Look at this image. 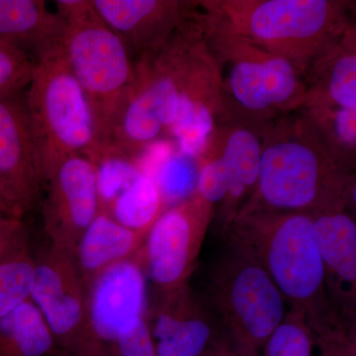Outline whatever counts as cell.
I'll return each mask as SVG.
<instances>
[{"instance_id":"cell-1","label":"cell","mask_w":356,"mask_h":356,"mask_svg":"<svg viewBox=\"0 0 356 356\" xmlns=\"http://www.w3.org/2000/svg\"><path fill=\"white\" fill-rule=\"evenodd\" d=\"M353 206L355 170L337 158L307 117L296 111L267 124L257 186L240 211L313 215L336 209L353 212Z\"/></svg>"},{"instance_id":"cell-2","label":"cell","mask_w":356,"mask_h":356,"mask_svg":"<svg viewBox=\"0 0 356 356\" xmlns=\"http://www.w3.org/2000/svg\"><path fill=\"white\" fill-rule=\"evenodd\" d=\"M226 236L250 248L289 309L304 316L316 336L339 327H356L344 324L327 296L312 214L240 211Z\"/></svg>"},{"instance_id":"cell-3","label":"cell","mask_w":356,"mask_h":356,"mask_svg":"<svg viewBox=\"0 0 356 356\" xmlns=\"http://www.w3.org/2000/svg\"><path fill=\"white\" fill-rule=\"evenodd\" d=\"M199 6L229 31L291 63L305 77L339 41L355 2L344 0H200Z\"/></svg>"},{"instance_id":"cell-4","label":"cell","mask_w":356,"mask_h":356,"mask_svg":"<svg viewBox=\"0 0 356 356\" xmlns=\"http://www.w3.org/2000/svg\"><path fill=\"white\" fill-rule=\"evenodd\" d=\"M65 23L64 49L72 74L88 99L93 159L108 152L112 135L136 83L130 49L100 17L91 0H58Z\"/></svg>"},{"instance_id":"cell-5","label":"cell","mask_w":356,"mask_h":356,"mask_svg":"<svg viewBox=\"0 0 356 356\" xmlns=\"http://www.w3.org/2000/svg\"><path fill=\"white\" fill-rule=\"evenodd\" d=\"M200 19L231 120L264 127L301 108L305 77L291 63L229 31L201 8Z\"/></svg>"},{"instance_id":"cell-6","label":"cell","mask_w":356,"mask_h":356,"mask_svg":"<svg viewBox=\"0 0 356 356\" xmlns=\"http://www.w3.org/2000/svg\"><path fill=\"white\" fill-rule=\"evenodd\" d=\"M227 236L203 298L214 312L234 356H261L286 314V302L247 245Z\"/></svg>"},{"instance_id":"cell-7","label":"cell","mask_w":356,"mask_h":356,"mask_svg":"<svg viewBox=\"0 0 356 356\" xmlns=\"http://www.w3.org/2000/svg\"><path fill=\"white\" fill-rule=\"evenodd\" d=\"M147 58L177 99V121L170 138L177 140L179 153L196 159L215 131L231 120L216 60L204 36L200 9L163 50Z\"/></svg>"},{"instance_id":"cell-8","label":"cell","mask_w":356,"mask_h":356,"mask_svg":"<svg viewBox=\"0 0 356 356\" xmlns=\"http://www.w3.org/2000/svg\"><path fill=\"white\" fill-rule=\"evenodd\" d=\"M24 104L44 185L64 159L92 153L90 108L63 46L37 60Z\"/></svg>"},{"instance_id":"cell-9","label":"cell","mask_w":356,"mask_h":356,"mask_svg":"<svg viewBox=\"0 0 356 356\" xmlns=\"http://www.w3.org/2000/svg\"><path fill=\"white\" fill-rule=\"evenodd\" d=\"M83 327L69 356H116L121 332L146 317L147 277L137 257L103 271L86 287Z\"/></svg>"},{"instance_id":"cell-10","label":"cell","mask_w":356,"mask_h":356,"mask_svg":"<svg viewBox=\"0 0 356 356\" xmlns=\"http://www.w3.org/2000/svg\"><path fill=\"white\" fill-rule=\"evenodd\" d=\"M214 206L194 195L161 213L136 254L156 295L188 284Z\"/></svg>"},{"instance_id":"cell-11","label":"cell","mask_w":356,"mask_h":356,"mask_svg":"<svg viewBox=\"0 0 356 356\" xmlns=\"http://www.w3.org/2000/svg\"><path fill=\"white\" fill-rule=\"evenodd\" d=\"M146 320L158 356H212L229 348L214 312L189 284L156 295Z\"/></svg>"},{"instance_id":"cell-12","label":"cell","mask_w":356,"mask_h":356,"mask_svg":"<svg viewBox=\"0 0 356 356\" xmlns=\"http://www.w3.org/2000/svg\"><path fill=\"white\" fill-rule=\"evenodd\" d=\"M44 185V233L51 245L74 254L100 211L95 163L84 154L70 156L56 168Z\"/></svg>"},{"instance_id":"cell-13","label":"cell","mask_w":356,"mask_h":356,"mask_svg":"<svg viewBox=\"0 0 356 356\" xmlns=\"http://www.w3.org/2000/svg\"><path fill=\"white\" fill-rule=\"evenodd\" d=\"M30 300L53 334L60 356H69L86 313V290L72 252L50 247L35 259Z\"/></svg>"},{"instance_id":"cell-14","label":"cell","mask_w":356,"mask_h":356,"mask_svg":"<svg viewBox=\"0 0 356 356\" xmlns=\"http://www.w3.org/2000/svg\"><path fill=\"white\" fill-rule=\"evenodd\" d=\"M100 17L139 60L153 57L170 43L198 10L185 0H91Z\"/></svg>"},{"instance_id":"cell-15","label":"cell","mask_w":356,"mask_h":356,"mask_svg":"<svg viewBox=\"0 0 356 356\" xmlns=\"http://www.w3.org/2000/svg\"><path fill=\"white\" fill-rule=\"evenodd\" d=\"M313 232L325 271V288L344 324L356 327V222L353 212L313 214Z\"/></svg>"},{"instance_id":"cell-16","label":"cell","mask_w":356,"mask_h":356,"mask_svg":"<svg viewBox=\"0 0 356 356\" xmlns=\"http://www.w3.org/2000/svg\"><path fill=\"white\" fill-rule=\"evenodd\" d=\"M0 179L23 216L38 204L42 179L24 100L0 96Z\"/></svg>"},{"instance_id":"cell-17","label":"cell","mask_w":356,"mask_h":356,"mask_svg":"<svg viewBox=\"0 0 356 356\" xmlns=\"http://www.w3.org/2000/svg\"><path fill=\"white\" fill-rule=\"evenodd\" d=\"M264 128L232 120L215 131L207 145L221 156L229 177L228 193L220 205V231L226 235L236 214L257 186Z\"/></svg>"},{"instance_id":"cell-18","label":"cell","mask_w":356,"mask_h":356,"mask_svg":"<svg viewBox=\"0 0 356 356\" xmlns=\"http://www.w3.org/2000/svg\"><path fill=\"white\" fill-rule=\"evenodd\" d=\"M304 107L356 109V28L350 25L337 44L311 65L305 76Z\"/></svg>"},{"instance_id":"cell-19","label":"cell","mask_w":356,"mask_h":356,"mask_svg":"<svg viewBox=\"0 0 356 356\" xmlns=\"http://www.w3.org/2000/svg\"><path fill=\"white\" fill-rule=\"evenodd\" d=\"M65 23L43 0H0V39L35 60L63 46Z\"/></svg>"},{"instance_id":"cell-20","label":"cell","mask_w":356,"mask_h":356,"mask_svg":"<svg viewBox=\"0 0 356 356\" xmlns=\"http://www.w3.org/2000/svg\"><path fill=\"white\" fill-rule=\"evenodd\" d=\"M147 235L132 231L99 211L77 243L74 255L84 286L119 262L133 259Z\"/></svg>"},{"instance_id":"cell-21","label":"cell","mask_w":356,"mask_h":356,"mask_svg":"<svg viewBox=\"0 0 356 356\" xmlns=\"http://www.w3.org/2000/svg\"><path fill=\"white\" fill-rule=\"evenodd\" d=\"M136 74L135 86L117 122L108 152L104 154H119L133 161L147 147L165 137L151 95L137 70Z\"/></svg>"},{"instance_id":"cell-22","label":"cell","mask_w":356,"mask_h":356,"mask_svg":"<svg viewBox=\"0 0 356 356\" xmlns=\"http://www.w3.org/2000/svg\"><path fill=\"white\" fill-rule=\"evenodd\" d=\"M0 356H60L50 329L31 300L0 321Z\"/></svg>"},{"instance_id":"cell-23","label":"cell","mask_w":356,"mask_h":356,"mask_svg":"<svg viewBox=\"0 0 356 356\" xmlns=\"http://www.w3.org/2000/svg\"><path fill=\"white\" fill-rule=\"evenodd\" d=\"M166 208L153 175L145 170L112 201L105 213L126 228L147 235Z\"/></svg>"},{"instance_id":"cell-24","label":"cell","mask_w":356,"mask_h":356,"mask_svg":"<svg viewBox=\"0 0 356 356\" xmlns=\"http://www.w3.org/2000/svg\"><path fill=\"white\" fill-rule=\"evenodd\" d=\"M298 111L315 126L337 158L355 170L356 109L311 106Z\"/></svg>"},{"instance_id":"cell-25","label":"cell","mask_w":356,"mask_h":356,"mask_svg":"<svg viewBox=\"0 0 356 356\" xmlns=\"http://www.w3.org/2000/svg\"><path fill=\"white\" fill-rule=\"evenodd\" d=\"M34 274L29 247L0 262V321L30 299Z\"/></svg>"},{"instance_id":"cell-26","label":"cell","mask_w":356,"mask_h":356,"mask_svg":"<svg viewBox=\"0 0 356 356\" xmlns=\"http://www.w3.org/2000/svg\"><path fill=\"white\" fill-rule=\"evenodd\" d=\"M261 356H317L316 334L300 312L288 309Z\"/></svg>"},{"instance_id":"cell-27","label":"cell","mask_w":356,"mask_h":356,"mask_svg":"<svg viewBox=\"0 0 356 356\" xmlns=\"http://www.w3.org/2000/svg\"><path fill=\"white\" fill-rule=\"evenodd\" d=\"M197 173L196 159L181 153H178L163 165L159 178L154 179L158 184L166 208L195 195Z\"/></svg>"},{"instance_id":"cell-28","label":"cell","mask_w":356,"mask_h":356,"mask_svg":"<svg viewBox=\"0 0 356 356\" xmlns=\"http://www.w3.org/2000/svg\"><path fill=\"white\" fill-rule=\"evenodd\" d=\"M36 63L24 51L0 39V96L17 95L27 88Z\"/></svg>"},{"instance_id":"cell-29","label":"cell","mask_w":356,"mask_h":356,"mask_svg":"<svg viewBox=\"0 0 356 356\" xmlns=\"http://www.w3.org/2000/svg\"><path fill=\"white\" fill-rule=\"evenodd\" d=\"M116 356H158L146 317L138 318L121 332Z\"/></svg>"},{"instance_id":"cell-30","label":"cell","mask_w":356,"mask_h":356,"mask_svg":"<svg viewBox=\"0 0 356 356\" xmlns=\"http://www.w3.org/2000/svg\"><path fill=\"white\" fill-rule=\"evenodd\" d=\"M317 356H356V327H339L316 336Z\"/></svg>"},{"instance_id":"cell-31","label":"cell","mask_w":356,"mask_h":356,"mask_svg":"<svg viewBox=\"0 0 356 356\" xmlns=\"http://www.w3.org/2000/svg\"><path fill=\"white\" fill-rule=\"evenodd\" d=\"M27 247V232L22 220L9 219L0 224V262Z\"/></svg>"},{"instance_id":"cell-32","label":"cell","mask_w":356,"mask_h":356,"mask_svg":"<svg viewBox=\"0 0 356 356\" xmlns=\"http://www.w3.org/2000/svg\"><path fill=\"white\" fill-rule=\"evenodd\" d=\"M0 211L3 212L6 216L13 219H23L22 213L18 207L17 204L11 197L10 194L6 191V186L0 179Z\"/></svg>"},{"instance_id":"cell-33","label":"cell","mask_w":356,"mask_h":356,"mask_svg":"<svg viewBox=\"0 0 356 356\" xmlns=\"http://www.w3.org/2000/svg\"><path fill=\"white\" fill-rule=\"evenodd\" d=\"M228 351H229V348H225V350H222L218 351V353H214V355H213L212 356H225V355H226V353H228ZM229 356H234V355H232L231 353H229Z\"/></svg>"},{"instance_id":"cell-34","label":"cell","mask_w":356,"mask_h":356,"mask_svg":"<svg viewBox=\"0 0 356 356\" xmlns=\"http://www.w3.org/2000/svg\"><path fill=\"white\" fill-rule=\"evenodd\" d=\"M9 219H13V218L6 216V215L4 214L3 212H1V211H0V224H1V222L7 221V220H9ZM18 220H19V219H18Z\"/></svg>"}]
</instances>
